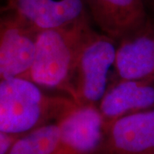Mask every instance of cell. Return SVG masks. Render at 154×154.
Listing matches in <instances>:
<instances>
[{
  "label": "cell",
  "instance_id": "6da1fadb",
  "mask_svg": "<svg viewBox=\"0 0 154 154\" xmlns=\"http://www.w3.org/2000/svg\"><path fill=\"white\" fill-rule=\"evenodd\" d=\"M26 77L0 81V132L21 136L59 122L77 106L69 96L47 94Z\"/></svg>",
  "mask_w": 154,
  "mask_h": 154
},
{
  "label": "cell",
  "instance_id": "7a4b0ae2",
  "mask_svg": "<svg viewBox=\"0 0 154 154\" xmlns=\"http://www.w3.org/2000/svg\"><path fill=\"white\" fill-rule=\"evenodd\" d=\"M91 20L38 31L33 62L26 78L39 87L73 99V80L79 50Z\"/></svg>",
  "mask_w": 154,
  "mask_h": 154
},
{
  "label": "cell",
  "instance_id": "3957f363",
  "mask_svg": "<svg viewBox=\"0 0 154 154\" xmlns=\"http://www.w3.org/2000/svg\"><path fill=\"white\" fill-rule=\"evenodd\" d=\"M116 41L94 26L89 28L79 50L73 80V100L77 105L98 106L110 83Z\"/></svg>",
  "mask_w": 154,
  "mask_h": 154
},
{
  "label": "cell",
  "instance_id": "277c9868",
  "mask_svg": "<svg viewBox=\"0 0 154 154\" xmlns=\"http://www.w3.org/2000/svg\"><path fill=\"white\" fill-rule=\"evenodd\" d=\"M52 154H101L106 123L98 106L77 105L63 116Z\"/></svg>",
  "mask_w": 154,
  "mask_h": 154
},
{
  "label": "cell",
  "instance_id": "5b68a950",
  "mask_svg": "<svg viewBox=\"0 0 154 154\" xmlns=\"http://www.w3.org/2000/svg\"><path fill=\"white\" fill-rule=\"evenodd\" d=\"M111 78L112 82L154 79L153 19L149 17L116 42Z\"/></svg>",
  "mask_w": 154,
  "mask_h": 154
},
{
  "label": "cell",
  "instance_id": "8992f818",
  "mask_svg": "<svg viewBox=\"0 0 154 154\" xmlns=\"http://www.w3.org/2000/svg\"><path fill=\"white\" fill-rule=\"evenodd\" d=\"M37 33L11 11L0 22V81L27 76L33 62Z\"/></svg>",
  "mask_w": 154,
  "mask_h": 154
},
{
  "label": "cell",
  "instance_id": "52a82bcc",
  "mask_svg": "<svg viewBox=\"0 0 154 154\" xmlns=\"http://www.w3.org/2000/svg\"><path fill=\"white\" fill-rule=\"evenodd\" d=\"M101 154H154V109L107 123Z\"/></svg>",
  "mask_w": 154,
  "mask_h": 154
},
{
  "label": "cell",
  "instance_id": "ba28073f",
  "mask_svg": "<svg viewBox=\"0 0 154 154\" xmlns=\"http://www.w3.org/2000/svg\"><path fill=\"white\" fill-rule=\"evenodd\" d=\"M7 8L37 31L90 20L85 0H7Z\"/></svg>",
  "mask_w": 154,
  "mask_h": 154
},
{
  "label": "cell",
  "instance_id": "9c48e42d",
  "mask_svg": "<svg viewBox=\"0 0 154 154\" xmlns=\"http://www.w3.org/2000/svg\"><path fill=\"white\" fill-rule=\"evenodd\" d=\"M96 29L116 42L149 17L145 0H85Z\"/></svg>",
  "mask_w": 154,
  "mask_h": 154
},
{
  "label": "cell",
  "instance_id": "30bf717a",
  "mask_svg": "<svg viewBox=\"0 0 154 154\" xmlns=\"http://www.w3.org/2000/svg\"><path fill=\"white\" fill-rule=\"evenodd\" d=\"M105 123L122 116L154 109V79L115 81L98 105Z\"/></svg>",
  "mask_w": 154,
  "mask_h": 154
},
{
  "label": "cell",
  "instance_id": "8fae6325",
  "mask_svg": "<svg viewBox=\"0 0 154 154\" xmlns=\"http://www.w3.org/2000/svg\"><path fill=\"white\" fill-rule=\"evenodd\" d=\"M58 137V122L38 127L17 138L7 154H52Z\"/></svg>",
  "mask_w": 154,
  "mask_h": 154
},
{
  "label": "cell",
  "instance_id": "7c38bea8",
  "mask_svg": "<svg viewBox=\"0 0 154 154\" xmlns=\"http://www.w3.org/2000/svg\"><path fill=\"white\" fill-rule=\"evenodd\" d=\"M19 136L10 135L0 132V154H7L11 146Z\"/></svg>",
  "mask_w": 154,
  "mask_h": 154
}]
</instances>
